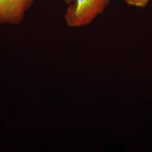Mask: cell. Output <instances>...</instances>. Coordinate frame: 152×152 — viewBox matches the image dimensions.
<instances>
[{"mask_svg": "<svg viewBox=\"0 0 152 152\" xmlns=\"http://www.w3.org/2000/svg\"><path fill=\"white\" fill-rule=\"evenodd\" d=\"M34 0H0V24H19Z\"/></svg>", "mask_w": 152, "mask_h": 152, "instance_id": "2", "label": "cell"}, {"mask_svg": "<svg viewBox=\"0 0 152 152\" xmlns=\"http://www.w3.org/2000/svg\"><path fill=\"white\" fill-rule=\"evenodd\" d=\"M126 4L138 7H145L151 0H124Z\"/></svg>", "mask_w": 152, "mask_h": 152, "instance_id": "3", "label": "cell"}, {"mask_svg": "<svg viewBox=\"0 0 152 152\" xmlns=\"http://www.w3.org/2000/svg\"><path fill=\"white\" fill-rule=\"evenodd\" d=\"M64 1L65 4H66L67 5H69L74 0H64Z\"/></svg>", "mask_w": 152, "mask_h": 152, "instance_id": "4", "label": "cell"}, {"mask_svg": "<svg viewBox=\"0 0 152 152\" xmlns=\"http://www.w3.org/2000/svg\"><path fill=\"white\" fill-rule=\"evenodd\" d=\"M111 0H74L64 15L66 24L71 27L90 24L103 12Z\"/></svg>", "mask_w": 152, "mask_h": 152, "instance_id": "1", "label": "cell"}]
</instances>
